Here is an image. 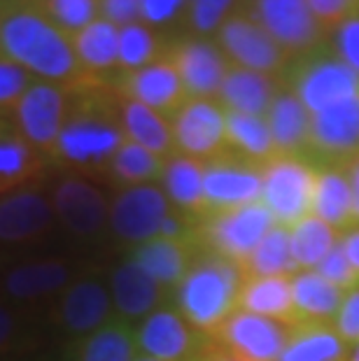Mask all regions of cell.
<instances>
[{
	"label": "cell",
	"instance_id": "6da1fadb",
	"mask_svg": "<svg viewBox=\"0 0 359 361\" xmlns=\"http://www.w3.org/2000/svg\"><path fill=\"white\" fill-rule=\"evenodd\" d=\"M0 54L33 80L82 89L91 82L80 68L73 42L35 3H5L0 14Z\"/></svg>",
	"mask_w": 359,
	"mask_h": 361
},
{
	"label": "cell",
	"instance_id": "7a4b0ae2",
	"mask_svg": "<svg viewBox=\"0 0 359 361\" xmlns=\"http://www.w3.org/2000/svg\"><path fill=\"white\" fill-rule=\"evenodd\" d=\"M124 140L119 96L105 91L101 84H87L73 91L54 164L66 166L82 178H103L112 154Z\"/></svg>",
	"mask_w": 359,
	"mask_h": 361
},
{
	"label": "cell",
	"instance_id": "3957f363",
	"mask_svg": "<svg viewBox=\"0 0 359 361\" xmlns=\"http://www.w3.org/2000/svg\"><path fill=\"white\" fill-rule=\"evenodd\" d=\"M245 280L241 266L201 250L187 275L173 289L175 310L198 334L212 336L238 310V291Z\"/></svg>",
	"mask_w": 359,
	"mask_h": 361
},
{
	"label": "cell",
	"instance_id": "277c9868",
	"mask_svg": "<svg viewBox=\"0 0 359 361\" xmlns=\"http://www.w3.org/2000/svg\"><path fill=\"white\" fill-rule=\"evenodd\" d=\"M282 84L294 91L310 114L359 96V75L343 63L327 42L303 56L292 59L282 75Z\"/></svg>",
	"mask_w": 359,
	"mask_h": 361
},
{
	"label": "cell",
	"instance_id": "5b68a950",
	"mask_svg": "<svg viewBox=\"0 0 359 361\" xmlns=\"http://www.w3.org/2000/svg\"><path fill=\"white\" fill-rule=\"evenodd\" d=\"M276 226V219L262 201L210 210L196 224V243L205 252L243 264L262 238Z\"/></svg>",
	"mask_w": 359,
	"mask_h": 361
},
{
	"label": "cell",
	"instance_id": "8992f818",
	"mask_svg": "<svg viewBox=\"0 0 359 361\" xmlns=\"http://www.w3.org/2000/svg\"><path fill=\"white\" fill-rule=\"evenodd\" d=\"M73 91L75 89L35 80L10 114L21 137L47 161H54L56 157L61 133L71 112Z\"/></svg>",
	"mask_w": 359,
	"mask_h": 361
},
{
	"label": "cell",
	"instance_id": "52a82bcc",
	"mask_svg": "<svg viewBox=\"0 0 359 361\" xmlns=\"http://www.w3.org/2000/svg\"><path fill=\"white\" fill-rule=\"evenodd\" d=\"M212 40L224 51L229 63L236 68H245V71L264 73L282 80V75L292 63L289 54L243 7H238L219 26Z\"/></svg>",
	"mask_w": 359,
	"mask_h": 361
},
{
	"label": "cell",
	"instance_id": "ba28073f",
	"mask_svg": "<svg viewBox=\"0 0 359 361\" xmlns=\"http://www.w3.org/2000/svg\"><path fill=\"white\" fill-rule=\"evenodd\" d=\"M312 189L315 166L305 159L278 157L262 168V203L280 226L292 228L310 214Z\"/></svg>",
	"mask_w": 359,
	"mask_h": 361
},
{
	"label": "cell",
	"instance_id": "9c48e42d",
	"mask_svg": "<svg viewBox=\"0 0 359 361\" xmlns=\"http://www.w3.org/2000/svg\"><path fill=\"white\" fill-rule=\"evenodd\" d=\"M276 40L289 59L327 42V30L312 17L308 0H245L243 7Z\"/></svg>",
	"mask_w": 359,
	"mask_h": 361
},
{
	"label": "cell",
	"instance_id": "30bf717a",
	"mask_svg": "<svg viewBox=\"0 0 359 361\" xmlns=\"http://www.w3.org/2000/svg\"><path fill=\"white\" fill-rule=\"evenodd\" d=\"M175 154L210 164L229 154L226 112L217 101L189 98L171 117Z\"/></svg>",
	"mask_w": 359,
	"mask_h": 361
},
{
	"label": "cell",
	"instance_id": "8fae6325",
	"mask_svg": "<svg viewBox=\"0 0 359 361\" xmlns=\"http://www.w3.org/2000/svg\"><path fill=\"white\" fill-rule=\"evenodd\" d=\"M175 207L166 198L159 184L121 189L110 201L108 226L110 231L128 245H140L162 233L168 214Z\"/></svg>",
	"mask_w": 359,
	"mask_h": 361
},
{
	"label": "cell",
	"instance_id": "7c38bea8",
	"mask_svg": "<svg viewBox=\"0 0 359 361\" xmlns=\"http://www.w3.org/2000/svg\"><path fill=\"white\" fill-rule=\"evenodd\" d=\"M359 154V96L346 98L310 119L308 161L312 166H343Z\"/></svg>",
	"mask_w": 359,
	"mask_h": 361
},
{
	"label": "cell",
	"instance_id": "4fadbf2b",
	"mask_svg": "<svg viewBox=\"0 0 359 361\" xmlns=\"http://www.w3.org/2000/svg\"><path fill=\"white\" fill-rule=\"evenodd\" d=\"M289 324L236 310L212 336H208L219 350L229 352L241 361H278L289 338Z\"/></svg>",
	"mask_w": 359,
	"mask_h": 361
},
{
	"label": "cell",
	"instance_id": "5bb4252c",
	"mask_svg": "<svg viewBox=\"0 0 359 361\" xmlns=\"http://www.w3.org/2000/svg\"><path fill=\"white\" fill-rule=\"evenodd\" d=\"M133 331L138 355L159 361H198L208 345V336L198 334L178 310L166 305L147 314Z\"/></svg>",
	"mask_w": 359,
	"mask_h": 361
},
{
	"label": "cell",
	"instance_id": "9a60e30c",
	"mask_svg": "<svg viewBox=\"0 0 359 361\" xmlns=\"http://www.w3.org/2000/svg\"><path fill=\"white\" fill-rule=\"evenodd\" d=\"M168 56L180 75L187 98L215 101L231 63L212 37L187 35L168 47Z\"/></svg>",
	"mask_w": 359,
	"mask_h": 361
},
{
	"label": "cell",
	"instance_id": "2e32d148",
	"mask_svg": "<svg viewBox=\"0 0 359 361\" xmlns=\"http://www.w3.org/2000/svg\"><path fill=\"white\" fill-rule=\"evenodd\" d=\"M114 94L150 107L168 119L189 101L168 54L154 63L140 68V71L114 75Z\"/></svg>",
	"mask_w": 359,
	"mask_h": 361
},
{
	"label": "cell",
	"instance_id": "e0dca14e",
	"mask_svg": "<svg viewBox=\"0 0 359 361\" xmlns=\"http://www.w3.org/2000/svg\"><path fill=\"white\" fill-rule=\"evenodd\" d=\"M51 207L68 231L80 238H94L108 226V198L82 175H68L59 180L51 196Z\"/></svg>",
	"mask_w": 359,
	"mask_h": 361
},
{
	"label": "cell",
	"instance_id": "ac0fdd59",
	"mask_svg": "<svg viewBox=\"0 0 359 361\" xmlns=\"http://www.w3.org/2000/svg\"><path fill=\"white\" fill-rule=\"evenodd\" d=\"M203 194L210 210H226L262 201V168L224 154L203 171Z\"/></svg>",
	"mask_w": 359,
	"mask_h": 361
},
{
	"label": "cell",
	"instance_id": "d6986e66",
	"mask_svg": "<svg viewBox=\"0 0 359 361\" xmlns=\"http://www.w3.org/2000/svg\"><path fill=\"white\" fill-rule=\"evenodd\" d=\"M110 298L114 317L133 324L159 310L166 303L168 291L152 275H147L135 264L131 257H126L114 268L110 275Z\"/></svg>",
	"mask_w": 359,
	"mask_h": 361
},
{
	"label": "cell",
	"instance_id": "ffe728a7",
	"mask_svg": "<svg viewBox=\"0 0 359 361\" xmlns=\"http://www.w3.org/2000/svg\"><path fill=\"white\" fill-rule=\"evenodd\" d=\"M198 243L194 238H168V235H157L152 240H145L135 245L131 250V257L135 264L147 275H152L162 287L173 294V289L182 282L187 275L189 266L194 264L198 257Z\"/></svg>",
	"mask_w": 359,
	"mask_h": 361
},
{
	"label": "cell",
	"instance_id": "44dd1931",
	"mask_svg": "<svg viewBox=\"0 0 359 361\" xmlns=\"http://www.w3.org/2000/svg\"><path fill=\"white\" fill-rule=\"evenodd\" d=\"M54 221L51 201L37 189H17L0 196V240L26 243L40 238Z\"/></svg>",
	"mask_w": 359,
	"mask_h": 361
},
{
	"label": "cell",
	"instance_id": "7402d4cb",
	"mask_svg": "<svg viewBox=\"0 0 359 361\" xmlns=\"http://www.w3.org/2000/svg\"><path fill=\"white\" fill-rule=\"evenodd\" d=\"M114 319L110 289L101 280H78L61 298L59 322L68 334H94Z\"/></svg>",
	"mask_w": 359,
	"mask_h": 361
},
{
	"label": "cell",
	"instance_id": "603a6c76",
	"mask_svg": "<svg viewBox=\"0 0 359 361\" xmlns=\"http://www.w3.org/2000/svg\"><path fill=\"white\" fill-rule=\"evenodd\" d=\"M310 119L312 114L308 112V107L296 98L292 89H287L282 84L278 96L273 98L269 112H266V124L271 128L278 157L308 161Z\"/></svg>",
	"mask_w": 359,
	"mask_h": 361
},
{
	"label": "cell",
	"instance_id": "cb8c5ba5",
	"mask_svg": "<svg viewBox=\"0 0 359 361\" xmlns=\"http://www.w3.org/2000/svg\"><path fill=\"white\" fill-rule=\"evenodd\" d=\"M280 87H282L280 78H271V75L231 66L224 82H221L215 101L226 112L266 117V112H269L273 98L278 96Z\"/></svg>",
	"mask_w": 359,
	"mask_h": 361
},
{
	"label": "cell",
	"instance_id": "d4e9b609",
	"mask_svg": "<svg viewBox=\"0 0 359 361\" xmlns=\"http://www.w3.org/2000/svg\"><path fill=\"white\" fill-rule=\"evenodd\" d=\"M47 159H42L21 137L10 117H0V196L24 189L40 178Z\"/></svg>",
	"mask_w": 359,
	"mask_h": 361
},
{
	"label": "cell",
	"instance_id": "484cf974",
	"mask_svg": "<svg viewBox=\"0 0 359 361\" xmlns=\"http://www.w3.org/2000/svg\"><path fill=\"white\" fill-rule=\"evenodd\" d=\"M203 171L205 164H201V161L173 154L166 159L162 180H159V187L164 189L166 198L175 210L185 212L194 219H201L210 212L203 194Z\"/></svg>",
	"mask_w": 359,
	"mask_h": 361
},
{
	"label": "cell",
	"instance_id": "4316f807",
	"mask_svg": "<svg viewBox=\"0 0 359 361\" xmlns=\"http://www.w3.org/2000/svg\"><path fill=\"white\" fill-rule=\"evenodd\" d=\"M310 212L339 233L355 226L353 194H350V182L343 166H315Z\"/></svg>",
	"mask_w": 359,
	"mask_h": 361
},
{
	"label": "cell",
	"instance_id": "83f0119b",
	"mask_svg": "<svg viewBox=\"0 0 359 361\" xmlns=\"http://www.w3.org/2000/svg\"><path fill=\"white\" fill-rule=\"evenodd\" d=\"M75 56L80 61L84 75L101 84L103 78L117 73L119 59V28L105 19H96L94 24L82 28L71 37Z\"/></svg>",
	"mask_w": 359,
	"mask_h": 361
},
{
	"label": "cell",
	"instance_id": "f1b7e54d",
	"mask_svg": "<svg viewBox=\"0 0 359 361\" xmlns=\"http://www.w3.org/2000/svg\"><path fill=\"white\" fill-rule=\"evenodd\" d=\"M292 275H271V278H245L238 291V310L282 322L299 324L292 301Z\"/></svg>",
	"mask_w": 359,
	"mask_h": 361
},
{
	"label": "cell",
	"instance_id": "f546056e",
	"mask_svg": "<svg viewBox=\"0 0 359 361\" xmlns=\"http://www.w3.org/2000/svg\"><path fill=\"white\" fill-rule=\"evenodd\" d=\"M289 282L296 319L310 324H331L346 291L334 287L317 271H296Z\"/></svg>",
	"mask_w": 359,
	"mask_h": 361
},
{
	"label": "cell",
	"instance_id": "4dcf8cb0",
	"mask_svg": "<svg viewBox=\"0 0 359 361\" xmlns=\"http://www.w3.org/2000/svg\"><path fill=\"white\" fill-rule=\"evenodd\" d=\"M350 345L331 324L299 322L289 329V338L278 361H348Z\"/></svg>",
	"mask_w": 359,
	"mask_h": 361
},
{
	"label": "cell",
	"instance_id": "1f68e13d",
	"mask_svg": "<svg viewBox=\"0 0 359 361\" xmlns=\"http://www.w3.org/2000/svg\"><path fill=\"white\" fill-rule=\"evenodd\" d=\"M119 121H121V130H124L126 140L154 152V154H159L162 159L175 154L171 119L164 117V114L150 110V107H145L135 101L119 98Z\"/></svg>",
	"mask_w": 359,
	"mask_h": 361
},
{
	"label": "cell",
	"instance_id": "d6a6232c",
	"mask_svg": "<svg viewBox=\"0 0 359 361\" xmlns=\"http://www.w3.org/2000/svg\"><path fill=\"white\" fill-rule=\"evenodd\" d=\"M226 147L231 157L257 168H264L273 159H278L266 117L226 112Z\"/></svg>",
	"mask_w": 359,
	"mask_h": 361
},
{
	"label": "cell",
	"instance_id": "836d02e7",
	"mask_svg": "<svg viewBox=\"0 0 359 361\" xmlns=\"http://www.w3.org/2000/svg\"><path fill=\"white\" fill-rule=\"evenodd\" d=\"M68 278H71V268L66 261L40 259L21 264L7 273L5 291L14 298H21V301H30V298L56 294L68 284Z\"/></svg>",
	"mask_w": 359,
	"mask_h": 361
},
{
	"label": "cell",
	"instance_id": "e575fe53",
	"mask_svg": "<svg viewBox=\"0 0 359 361\" xmlns=\"http://www.w3.org/2000/svg\"><path fill=\"white\" fill-rule=\"evenodd\" d=\"M164 166L166 159L131 140H124L112 154L103 178L121 189L140 187V184H157L162 180Z\"/></svg>",
	"mask_w": 359,
	"mask_h": 361
},
{
	"label": "cell",
	"instance_id": "d590c367",
	"mask_svg": "<svg viewBox=\"0 0 359 361\" xmlns=\"http://www.w3.org/2000/svg\"><path fill=\"white\" fill-rule=\"evenodd\" d=\"M245 278H271V275H294L296 261L292 257L289 228L276 224L252 250V255L241 264Z\"/></svg>",
	"mask_w": 359,
	"mask_h": 361
},
{
	"label": "cell",
	"instance_id": "8d00e7d4",
	"mask_svg": "<svg viewBox=\"0 0 359 361\" xmlns=\"http://www.w3.org/2000/svg\"><path fill=\"white\" fill-rule=\"evenodd\" d=\"M341 233L334 231L329 224L315 214H305L289 228V243H292V257L299 271H315L331 247L339 243Z\"/></svg>",
	"mask_w": 359,
	"mask_h": 361
},
{
	"label": "cell",
	"instance_id": "74e56055",
	"mask_svg": "<svg viewBox=\"0 0 359 361\" xmlns=\"http://www.w3.org/2000/svg\"><path fill=\"white\" fill-rule=\"evenodd\" d=\"M171 44L164 42L154 26L135 21L124 28H119V59H117V75L133 73L140 68L164 59Z\"/></svg>",
	"mask_w": 359,
	"mask_h": 361
},
{
	"label": "cell",
	"instance_id": "f35d334b",
	"mask_svg": "<svg viewBox=\"0 0 359 361\" xmlns=\"http://www.w3.org/2000/svg\"><path fill=\"white\" fill-rule=\"evenodd\" d=\"M138 345L131 324L121 319H110L84 338L80 348V361H135Z\"/></svg>",
	"mask_w": 359,
	"mask_h": 361
},
{
	"label": "cell",
	"instance_id": "ab89813d",
	"mask_svg": "<svg viewBox=\"0 0 359 361\" xmlns=\"http://www.w3.org/2000/svg\"><path fill=\"white\" fill-rule=\"evenodd\" d=\"M33 3L68 37L101 19V0H33Z\"/></svg>",
	"mask_w": 359,
	"mask_h": 361
},
{
	"label": "cell",
	"instance_id": "60d3db41",
	"mask_svg": "<svg viewBox=\"0 0 359 361\" xmlns=\"http://www.w3.org/2000/svg\"><path fill=\"white\" fill-rule=\"evenodd\" d=\"M238 0H189L185 21L192 35L215 37L219 26L238 10Z\"/></svg>",
	"mask_w": 359,
	"mask_h": 361
},
{
	"label": "cell",
	"instance_id": "b9f144b4",
	"mask_svg": "<svg viewBox=\"0 0 359 361\" xmlns=\"http://www.w3.org/2000/svg\"><path fill=\"white\" fill-rule=\"evenodd\" d=\"M35 80L0 54V117H10Z\"/></svg>",
	"mask_w": 359,
	"mask_h": 361
},
{
	"label": "cell",
	"instance_id": "7bdbcfd3",
	"mask_svg": "<svg viewBox=\"0 0 359 361\" xmlns=\"http://www.w3.org/2000/svg\"><path fill=\"white\" fill-rule=\"evenodd\" d=\"M327 44L339 56L343 63L350 66L359 75V12L348 17L343 24H339L329 35Z\"/></svg>",
	"mask_w": 359,
	"mask_h": 361
},
{
	"label": "cell",
	"instance_id": "ee69618b",
	"mask_svg": "<svg viewBox=\"0 0 359 361\" xmlns=\"http://www.w3.org/2000/svg\"><path fill=\"white\" fill-rule=\"evenodd\" d=\"M339 240H341V238H339ZM315 271L322 275L324 280H329L334 287H339L343 291H350V289L359 284L355 268L350 266V261L346 257V252H343L341 243L334 245L331 252L322 261H320V266L315 268Z\"/></svg>",
	"mask_w": 359,
	"mask_h": 361
},
{
	"label": "cell",
	"instance_id": "f6af8a7d",
	"mask_svg": "<svg viewBox=\"0 0 359 361\" xmlns=\"http://www.w3.org/2000/svg\"><path fill=\"white\" fill-rule=\"evenodd\" d=\"M331 326L350 348H353L355 343H359V284L350 291H346Z\"/></svg>",
	"mask_w": 359,
	"mask_h": 361
},
{
	"label": "cell",
	"instance_id": "bcb514c9",
	"mask_svg": "<svg viewBox=\"0 0 359 361\" xmlns=\"http://www.w3.org/2000/svg\"><path fill=\"white\" fill-rule=\"evenodd\" d=\"M308 7L315 21L329 35L336 26L359 12V0H308Z\"/></svg>",
	"mask_w": 359,
	"mask_h": 361
},
{
	"label": "cell",
	"instance_id": "7dc6e473",
	"mask_svg": "<svg viewBox=\"0 0 359 361\" xmlns=\"http://www.w3.org/2000/svg\"><path fill=\"white\" fill-rule=\"evenodd\" d=\"M189 0H142V21L150 26H164L168 21L185 17Z\"/></svg>",
	"mask_w": 359,
	"mask_h": 361
},
{
	"label": "cell",
	"instance_id": "c3c4849f",
	"mask_svg": "<svg viewBox=\"0 0 359 361\" xmlns=\"http://www.w3.org/2000/svg\"><path fill=\"white\" fill-rule=\"evenodd\" d=\"M101 19L117 28L142 21V0H101Z\"/></svg>",
	"mask_w": 359,
	"mask_h": 361
},
{
	"label": "cell",
	"instance_id": "681fc988",
	"mask_svg": "<svg viewBox=\"0 0 359 361\" xmlns=\"http://www.w3.org/2000/svg\"><path fill=\"white\" fill-rule=\"evenodd\" d=\"M339 243H341L343 252H346L350 266L355 268V273H357V278H359V224L350 226L348 231H343Z\"/></svg>",
	"mask_w": 359,
	"mask_h": 361
},
{
	"label": "cell",
	"instance_id": "f907efd6",
	"mask_svg": "<svg viewBox=\"0 0 359 361\" xmlns=\"http://www.w3.org/2000/svg\"><path fill=\"white\" fill-rule=\"evenodd\" d=\"M343 168H346V175L350 182V194H353V219H355V224H359V154L346 161Z\"/></svg>",
	"mask_w": 359,
	"mask_h": 361
},
{
	"label": "cell",
	"instance_id": "816d5d0a",
	"mask_svg": "<svg viewBox=\"0 0 359 361\" xmlns=\"http://www.w3.org/2000/svg\"><path fill=\"white\" fill-rule=\"evenodd\" d=\"M14 331H17V319L12 317V312L0 305V352L10 348Z\"/></svg>",
	"mask_w": 359,
	"mask_h": 361
},
{
	"label": "cell",
	"instance_id": "f5cc1de1",
	"mask_svg": "<svg viewBox=\"0 0 359 361\" xmlns=\"http://www.w3.org/2000/svg\"><path fill=\"white\" fill-rule=\"evenodd\" d=\"M198 361H241V359H236V357H231V355H229V352L219 350L217 345L212 343L210 338H208V345H205L203 355L198 357Z\"/></svg>",
	"mask_w": 359,
	"mask_h": 361
},
{
	"label": "cell",
	"instance_id": "db71d44e",
	"mask_svg": "<svg viewBox=\"0 0 359 361\" xmlns=\"http://www.w3.org/2000/svg\"><path fill=\"white\" fill-rule=\"evenodd\" d=\"M348 361H359V343H355L353 348H350V355H348Z\"/></svg>",
	"mask_w": 359,
	"mask_h": 361
},
{
	"label": "cell",
	"instance_id": "11a10c76",
	"mask_svg": "<svg viewBox=\"0 0 359 361\" xmlns=\"http://www.w3.org/2000/svg\"><path fill=\"white\" fill-rule=\"evenodd\" d=\"M135 361H159V359H152V357H142V355H138V357H135Z\"/></svg>",
	"mask_w": 359,
	"mask_h": 361
},
{
	"label": "cell",
	"instance_id": "9f6ffc18",
	"mask_svg": "<svg viewBox=\"0 0 359 361\" xmlns=\"http://www.w3.org/2000/svg\"><path fill=\"white\" fill-rule=\"evenodd\" d=\"M5 3H33V0H5Z\"/></svg>",
	"mask_w": 359,
	"mask_h": 361
},
{
	"label": "cell",
	"instance_id": "6f0895ef",
	"mask_svg": "<svg viewBox=\"0 0 359 361\" xmlns=\"http://www.w3.org/2000/svg\"><path fill=\"white\" fill-rule=\"evenodd\" d=\"M3 7H5V0H0V14H3Z\"/></svg>",
	"mask_w": 359,
	"mask_h": 361
}]
</instances>
